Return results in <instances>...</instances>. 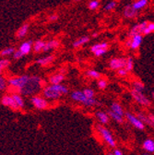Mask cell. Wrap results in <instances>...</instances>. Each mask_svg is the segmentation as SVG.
Here are the masks:
<instances>
[{
	"instance_id": "obj_1",
	"label": "cell",
	"mask_w": 154,
	"mask_h": 155,
	"mask_svg": "<svg viewBox=\"0 0 154 155\" xmlns=\"http://www.w3.org/2000/svg\"><path fill=\"white\" fill-rule=\"evenodd\" d=\"M44 81L38 76H31L30 81L28 83L20 90V93L21 95H28V96H33L35 93L39 92L40 90H43Z\"/></svg>"
},
{
	"instance_id": "obj_2",
	"label": "cell",
	"mask_w": 154,
	"mask_h": 155,
	"mask_svg": "<svg viewBox=\"0 0 154 155\" xmlns=\"http://www.w3.org/2000/svg\"><path fill=\"white\" fill-rule=\"evenodd\" d=\"M71 99L74 100L75 102L78 103H81L83 105L87 106V107H92V106H100L102 104L99 103L95 98H89L87 97L83 91H74L71 92L70 94Z\"/></svg>"
},
{
	"instance_id": "obj_3",
	"label": "cell",
	"mask_w": 154,
	"mask_h": 155,
	"mask_svg": "<svg viewBox=\"0 0 154 155\" xmlns=\"http://www.w3.org/2000/svg\"><path fill=\"white\" fill-rule=\"evenodd\" d=\"M30 78H31V76H28V75H21L20 77H13L8 80V86H10L12 88L18 89V91H20L28 83V81H30Z\"/></svg>"
},
{
	"instance_id": "obj_4",
	"label": "cell",
	"mask_w": 154,
	"mask_h": 155,
	"mask_svg": "<svg viewBox=\"0 0 154 155\" xmlns=\"http://www.w3.org/2000/svg\"><path fill=\"white\" fill-rule=\"evenodd\" d=\"M131 96H132V98L135 101H136L138 104H139L140 105L149 106L150 104H151L150 100L143 93V91H135V90L132 89V91H131Z\"/></svg>"
},
{
	"instance_id": "obj_5",
	"label": "cell",
	"mask_w": 154,
	"mask_h": 155,
	"mask_svg": "<svg viewBox=\"0 0 154 155\" xmlns=\"http://www.w3.org/2000/svg\"><path fill=\"white\" fill-rule=\"evenodd\" d=\"M43 96L48 100H57L62 96V94L57 91L53 87L52 84H50L48 86H45L43 89Z\"/></svg>"
},
{
	"instance_id": "obj_6",
	"label": "cell",
	"mask_w": 154,
	"mask_h": 155,
	"mask_svg": "<svg viewBox=\"0 0 154 155\" xmlns=\"http://www.w3.org/2000/svg\"><path fill=\"white\" fill-rule=\"evenodd\" d=\"M97 129L100 132V134L102 135V137L103 138V140L106 141V143L109 146H111L112 148H114L115 146H116V143H115V141H114L113 137L112 136L111 132L108 129H106L105 127H102L100 125L97 126Z\"/></svg>"
},
{
	"instance_id": "obj_7",
	"label": "cell",
	"mask_w": 154,
	"mask_h": 155,
	"mask_svg": "<svg viewBox=\"0 0 154 155\" xmlns=\"http://www.w3.org/2000/svg\"><path fill=\"white\" fill-rule=\"evenodd\" d=\"M31 103L36 109L39 110H44L48 107V102L46 98L40 95H33L31 98Z\"/></svg>"
},
{
	"instance_id": "obj_8",
	"label": "cell",
	"mask_w": 154,
	"mask_h": 155,
	"mask_svg": "<svg viewBox=\"0 0 154 155\" xmlns=\"http://www.w3.org/2000/svg\"><path fill=\"white\" fill-rule=\"evenodd\" d=\"M126 58L125 57H113L109 61V68L112 70L117 71L120 68H126Z\"/></svg>"
},
{
	"instance_id": "obj_9",
	"label": "cell",
	"mask_w": 154,
	"mask_h": 155,
	"mask_svg": "<svg viewBox=\"0 0 154 155\" xmlns=\"http://www.w3.org/2000/svg\"><path fill=\"white\" fill-rule=\"evenodd\" d=\"M125 115H126V118L131 123V125H133L136 128L140 129V130H143L145 128V124L138 117V116L134 115L133 114L129 112H126Z\"/></svg>"
},
{
	"instance_id": "obj_10",
	"label": "cell",
	"mask_w": 154,
	"mask_h": 155,
	"mask_svg": "<svg viewBox=\"0 0 154 155\" xmlns=\"http://www.w3.org/2000/svg\"><path fill=\"white\" fill-rule=\"evenodd\" d=\"M1 104L4 106H7V107L10 108V109H12V110H18V109H20V107L18 106L17 103L15 102L12 94H5L2 97V99H1Z\"/></svg>"
},
{
	"instance_id": "obj_11",
	"label": "cell",
	"mask_w": 154,
	"mask_h": 155,
	"mask_svg": "<svg viewBox=\"0 0 154 155\" xmlns=\"http://www.w3.org/2000/svg\"><path fill=\"white\" fill-rule=\"evenodd\" d=\"M148 23H149L148 21H142V22H140L139 24L134 25L130 29V31H128V38H130V37H132L134 35H137V34H142V32L145 30V28L147 27Z\"/></svg>"
},
{
	"instance_id": "obj_12",
	"label": "cell",
	"mask_w": 154,
	"mask_h": 155,
	"mask_svg": "<svg viewBox=\"0 0 154 155\" xmlns=\"http://www.w3.org/2000/svg\"><path fill=\"white\" fill-rule=\"evenodd\" d=\"M123 14H124V17L126 18L131 19V18H136L139 15V10L135 9L132 7V4H129V5H126L125 7L124 11H123Z\"/></svg>"
},
{
	"instance_id": "obj_13",
	"label": "cell",
	"mask_w": 154,
	"mask_h": 155,
	"mask_svg": "<svg viewBox=\"0 0 154 155\" xmlns=\"http://www.w3.org/2000/svg\"><path fill=\"white\" fill-rule=\"evenodd\" d=\"M131 39V50H137L140 47L143 42V34H137L130 37Z\"/></svg>"
},
{
	"instance_id": "obj_14",
	"label": "cell",
	"mask_w": 154,
	"mask_h": 155,
	"mask_svg": "<svg viewBox=\"0 0 154 155\" xmlns=\"http://www.w3.org/2000/svg\"><path fill=\"white\" fill-rule=\"evenodd\" d=\"M33 42L31 41V40H29V41H25V42H23L21 45H20V49L22 53H23V54L24 55H27V54H29L30 53H31V51L33 49Z\"/></svg>"
},
{
	"instance_id": "obj_15",
	"label": "cell",
	"mask_w": 154,
	"mask_h": 155,
	"mask_svg": "<svg viewBox=\"0 0 154 155\" xmlns=\"http://www.w3.org/2000/svg\"><path fill=\"white\" fill-rule=\"evenodd\" d=\"M54 60V55L50 54V55H46V56L39 58V59H37L35 62H36V64L40 65L42 67H45V66H48L49 64L53 63Z\"/></svg>"
},
{
	"instance_id": "obj_16",
	"label": "cell",
	"mask_w": 154,
	"mask_h": 155,
	"mask_svg": "<svg viewBox=\"0 0 154 155\" xmlns=\"http://www.w3.org/2000/svg\"><path fill=\"white\" fill-rule=\"evenodd\" d=\"M64 80H65V75L63 73L54 74V75L50 76L48 79L50 84H60L61 82H63Z\"/></svg>"
},
{
	"instance_id": "obj_17",
	"label": "cell",
	"mask_w": 154,
	"mask_h": 155,
	"mask_svg": "<svg viewBox=\"0 0 154 155\" xmlns=\"http://www.w3.org/2000/svg\"><path fill=\"white\" fill-rule=\"evenodd\" d=\"M60 45V42L58 40H55V39H53V40H50L48 42H46L45 46L44 48V52H49L53 49L58 48Z\"/></svg>"
},
{
	"instance_id": "obj_18",
	"label": "cell",
	"mask_w": 154,
	"mask_h": 155,
	"mask_svg": "<svg viewBox=\"0 0 154 155\" xmlns=\"http://www.w3.org/2000/svg\"><path fill=\"white\" fill-rule=\"evenodd\" d=\"M30 29V25L29 23H24L23 25H21L20 28H18V31H17V38L18 39H21L23 37H25L29 31Z\"/></svg>"
},
{
	"instance_id": "obj_19",
	"label": "cell",
	"mask_w": 154,
	"mask_h": 155,
	"mask_svg": "<svg viewBox=\"0 0 154 155\" xmlns=\"http://www.w3.org/2000/svg\"><path fill=\"white\" fill-rule=\"evenodd\" d=\"M90 42V37L85 35V36H81L80 38H79L78 40H76L74 43H73V47L75 48H78L80 46H82L84 45H86L87 43Z\"/></svg>"
},
{
	"instance_id": "obj_20",
	"label": "cell",
	"mask_w": 154,
	"mask_h": 155,
	"mask_svg": "<svg viewBox=\"0 0 154 155\" xmlns=\"http://www.w3.org/2000/svg\"><path fill=\"white\" fill-rule=\"evenodd\" d=\"M45 44L46 42L43 41V40H37L34 42L33 44V51L37 54H39L41 53L42 51L44 52V48L45 46Z\"/></svg>"
},
{
	"instance_id": "obj_21",
	"label": "cell",
	"mask_w": 154,
	"mask_h": 155,
	"mask_svg": "<svg viewBox=\"0 0 154 155\" xmlns=\"http://www.w3.org/2000/svg\"><path fill=\"white\" fill-rule=\"evenodd\" d=\"M96 116H97L98 120L102 124H107L109 122V117H110L109 114H106L103 111H99V112L96 113Z\"/></svg>"
},
{
	"instance_id": "obj_22",
	"label": "cell",
	"mask_w": 154,
	"mask_h": 155,
	"mask_svg": "<svg viewBox=\"0 0 154 155\" xmlns=\"http://www.w3.org/2000/svg\"><path fill=\"white\" fill-rule=\"evenodd\" d=\"M109 49V44L107 42H101V43H97L94 44L93 45H91L90 47V52L93 54L95 51H97L99 49Z\"/></svg>"
},
{
	"instance_id": "obj_23",
	"label": "cell",
	"mask_w": 154,
	"mask_h": 155,
	"mask_svg": "<svg viewBox=\"0 0 154 155\" xmlns=\"http://www.w3.org/2000/svg\"><path fill=\"white\" fill-rule=\"evenodd\" d=\"M85 75L88 78H90V79H93V80H99L102 78V74L95 69H88L85 72Z\"/></svg>"
},
{
	"instance_id": "obj_24",
	"label": "cell",
	"mask_w": 154,
	"mask_h": 155,
	"mask_svg": "<svg viewBox=\"0 0 154 155\" xmlns=\"http://www.w3.org/2000/svg\"><path fill=\"white\" fill-rule=\"evenodd\" d=\"M111 110H112L113 112H114V113H116V114H120L121 116H124V115L126 114V113L124 112V109L122 108V106H121L118 103H116V102H113V103L111 104Z\"/></svg>"
},
{
	"instance_id": "obj_25",
	"label": "cell",
	"mask_w": 154,
	"mask_h": 155,
	"mask_svg": "<svg viewBox=\"0 0 154 155\" xmlns=\"http://www.w3.org/2000/svg\"><path fill=\"white\" fill-rule=\"evenodd\" d=\"M149 3V0H137V1H135L134 3H132V7L137 9V10H140L142 8H144Z\"/></svg>"
},
{
	"instance_id": "obj_26",
	"label": "cell",
	"mask_w": 154,
	"mask_h": 155,
	"mask_svg": "<svg viewBox=\"0 0 154 155\" xmlns=\"http://www.w3.org/2000/svg\"><path fill=\"white\" fill-rule=\"evenodd\" d=\"M143 149L148 152H154V140L148 139L143 142Z\"/></svg>"
},
{
	"instance_id": "obj_27",
	"label": "cell",
	"mask_w": 154,
	"mask_h": 155,
	"mask_svg": "<svg viewBox=\"0 0 154 155\" xmlns=\"http://www.w3.org/2000/svg\"><path fill=\"white\" fill-rule=\"evenodd\" d=\"M12 96L15 100V102L17 103L18 106L21 108H23L24 105H25V103H24V100H23V97L21 93H12Z\"/></svg>"
},
{
	"instance_id": "obj_28",
	"label": "cell",
	"mask_w": 154,
	"mask_h": 155,
	"mask_svg": "<svg viewBox=\"0 0 154 155\" xmlns=\"http://www.w3.org/2000/svg\"><path fill=\"white\" fill-rule=\"evenodd\" d=\"M16 49L12 46H8V47H6L4 49L1 50L0 52V55L2 57H6V56H9V55H13V54L15 53Z\"/></svg>"
},
{
	"instance_id": "obj_29",
	"label": "cell",
	"mask_w": 154,
	"mask_h": 155,
	"mask_svg": "<svg viewBox=\"0 0 154 155\" xmlns=\"http://www.w3.org/2000/svg\"><path fill=\"white\" fill-rule=\"evenodd\" d=\"M138 117L144 123V124H147V125H149V126H151V127H154L153 126V123L151 122V120H150V118L149 117V115H146L145 114H143V113H138Z\"/></svg>"
},
{
	"instance_id": "obj_30",
	"label": "cell",
	"mask_w": 154,
	"mask_h": 155,
	"mask_svg": "<svg viewBox=\"0 0 154 155\" xmlns=\"http://www.w3.org/2000/svg\"><path fill=\"white\" fill-rule=\"evenodd\" d=\"M132 89L138 91H143L145 89V85L140 81H135L132 83Z\"/></svg>"
},
{
	"instance_id": "obj_31",
	"label": "cell",
	"mask_w": 154,
	"mask_h": 155,
	"mask_svg": "<svg viewBox=\"0 0 154 155\" xmlns=\"http://www.w3.org/2000/svg\"><path fill=\"white\" fill-rule=\"evenodd\" d=\"M109 115H110V117H111L112 119H113L114 121H116V122H118V123H120V124L124 123L123 116H121L120 114H116V113L113 112L112 110L109 111Z\"/></svg>"
},
{
	"instance_id": "obj_32",
	"label": "cell",
	"mask_w": 154,
	"mask_h": 155,
	"mask_svg": "<svg viewBox=\"0 0 154 155\" xmlns=\"http://www.w3.org/2000/svg\"><path fill=\"white\" fill-rule=\"evenodd\" d=\"M100 7V1L99 0H90L88 3V8L90 10H96Z\"/></svg>"
},
{
	"instance_id": "obj_33",
	"label": "cell",
	"mask_w": 154,
	"mask_h": 155,
	"mask_svg": "<svg viewBox=\"0 0 154 155\" xmlns=\"http://www.w3.org/2000/svg\"><path fill=\"white\" fill-rule=\"evenodd\" d=\"M128 72L132 71L134 68V59L132 56H128L126 57V68H125Z\"/></svg>"
},
{
	"instance_id": "obj_34",
	"label": "cell",
	"mask_w": 154,
	"mask_h": 155,
	"mask_svg": "<svg viewBox=\"0 0 154 155\" xmlns=\"http://www.w3.org/2000/svg\"><path fill=\"white\" fill-rule=\"evenodd\" d=\"M154 32V22H149L145 30L143 31L142 34L143 35H149L150 33Z\"/></svg>"
},
{
	"instance_id": "obj_35",
	"label": "cell",
	"mask_w": 154,
	"mask_h": 155,
	"mask_svg": "<svg viewBox=\"0 0 154 155\" xmlns=\"http://www.w3.org/2000/svg\"><path fill=\"white\" fill-rule=\"evenodd\" d=\"M10 65V61L8 59H7L6 57L2 58L1 60H0V70L3 71L4 69L8 68Z\"/></svg>"
},
{
	"instance_id": "obj_36",
	"label": "cell",
	"mask_w": 154,
	"mask_h": 155,
	"mask_svg": "<svg viewBox=\"0 0 154 155\" xmlns=\"http://www.w3.org/2000/svg\"><path fill=\"white\" fill-rule=\"evenodd\" d=\"M116 6H117V2L114 1V0H113V1H111V2H109L108 4L105 5L104 10L105 11H111V10H113V9H114L115 8H116Z\"/></svg>"
},
{
	"instance_id": "obj_37",
	"label": "cell",
	"mask_w": 154,
	"mask_h": 155,
	"mask_svg": "<svg viewBox=\"0 0 154 155\" xmlns=\"http://www.w3.org/2000/svg\"><path fill=\"white\" fill-rule=\"evenodd\" d=\"M97 85H98V87H99L100 90H104L107 87L108 82H107V81L105 79H103V78H101V79L98 80Z\"/></svg>"
},
{
	"instance_id": "obj_38",
	"label": "cell",
	"mask_w": 154,
	"mask_h": 155,
	"mask_svg": "<svg viewBox=\"0 0 154 155\" xmlns=\"http://www.w3.org/2000/svg\"><path fill=\"white\" fill-rule=\"evenodd\" d=\"M83 92L87 97H89V98H94V96H95V91L90 88H85L83 90Z\"/></svg>"
},
{
	"instance_id": "obj_39",
	"label": "cell",
	"mask_w": 154,
	"mask_h": 155,
	"mask_svg": "<svg viewBox=\"0 0 154 155\" xmlns=\"http://www.w3.org/2000/svg\"><path fill=\"white\" fill-rule=\"evenodd\" d=\"M8 81L5 79L4 77H1L0 78V90L1 91H5L8 87Z\"/></svg>"
},
{
	"instance_id": "obj_40",
	"label": "cell",
	"mask_w": 154,
	"mask_h": 155,
	"mask_svg": "<svg viewBox=\"0 0 154 155\" xmlns=\"http://www.w3.org/2000/svg\"><path fill=\"white\" fill-rule=\"evenodd\" d=\"M24 56L23 53L18 49V50H16L15 53L13 54V58L15 60H18V59H21V58H22Z\"/></svg>"
},
{
	"instance_id": "obj_41",
	"label": "cell",
	"mask_w": 154,
	"mask_h": 155,
	"mask_svg": "<svg viewBox=\"0 0 154 155\" xmlns=\"http://www.w3.org/2000/svg\"><path fill=\"white\" fill-rule=\"evenodd\" d=\"M107 51H108L107 48H106V49H99V50H97V51H95V52L93 53V54H94L96 57H101V56L104 55V54L107 53Z\"/></svg>"
},
{
	"instance_id": "obj_42",
	"label": "cell",
	"mask_w": 154,
	"mask_h": 155,
	"mask_svg": "<svg viewBox=\"0 0 154 155\" xmlns=\"http://www.w3.org/2000/svg\"><path fill=\"white\" fill-rule=\"evenodd\" d=\"M127 73H128V71H127L125 68H120V69L117 70V75H118L119 77H126V76L127 75Z\"/></svg>"
},
{
	"instance_id": "obj_43",
	"label": "cell",
	"mask_w": 154,
	"mask_h": 155,
	"mask_svg": "<svg viewBox=\"0 0 154 155\" xmlns=\"http://www.w3.org/2000/svg\"><path fill=\"white\" fill-rule=\"evenodd\" d=\"M59 18V16L57 15V14H52L51 16H49V21L54 22V21H56L57 19Z\"/></svg>"
},
{
	"instance_id": "obj_44",
	"label": "cell",
	"mask_w": 154,
	"mask_h": 155,
	"mask_svg": "<svg viewBox=\"0 0 154 155\" xmlns=\"http://www.w3.org/2000/svg\"><path fill=\"white\" fill-rule=\"evenodd\" d=\"M125 46L127 47V48H130L131 47V39L130 38H128L127 40L125 42Z\"/></svg>"
},
{
	"instance_id": "obj_45",
	"label": "cell",
	"mask_w": 154,
	"mask_h": 155,
	"mask_svg": "<svg viewBox=\"0 0 154 155\" xmlns=\"http://www.w3.org/2000/svg\"><path fill=\"white\" fill-rule=\"evenodd\" d=\"M113 154H114V155H123L122 151H121V150H114Z\"/></svg>"
},
{
	"instance_id": "obj_46",
	"label": "cell",
	"mask_w": 154,
	"mask_h": 155,
	"mask_svg": "<svg viewBox=\"0 0 154 155\" xmlns=\"http://www.w3.org/2000/svg\"><path fill=\"white\" fill-rule=\"evenodd\" d=\"M148 115H149V117L150 118V120H151V122L153 123V126H154V114H149Z\"/></svg>"
},
{
	"instance_id": "obj_47",
	"label": "cell",
	"mask_w": 154,
	"mask_h": 155,
	"mask_svg": "<svg viewBox=\"0 0 154 155\" xmlns=\"http://www.w3.org/2000/svg\"><path fill=\"white\" fill-rule=\"evenodd\" d=\"M98 35H99V34H98L97 32H94V33L92 34V37H93V38H96V37H97Z\"/></svg>"
},
{
	"instance_id": "obj_48",
	"label": "cell",
	"mask_w": 154,
	"mask_h": 155,
	"mask_svg": "<svg viewBox=\"0 0 154 155\" xmlns=\"http://www.w3.org/2000/svg\"><path fill=\"white\" fill-rule=\"evenodd\" d=\"M151 97L154 99V91H151Z\"/></svg>"
},
{
	"instance_id": "obj_49",
	"label": "cell",
	"mask_w": 154,
	"mask_h": 155,
	"mask_svg": "<svg viewBox=\"0 0 154 155\" xmlns=\"http://www.w3.org/2000/svg\"><path fill=\"white\" fill-rule=\"evenodd\" d=\"M75 2H78V1H80V0H74Z\"/></svg>"
},
{
	"instance_id": "obj_50",
	"label": "cell",
	"mask_w": 154,
	"mask_h": 155,
	"mask_svg": "<svg viewBox=\"0 0 154 155\" xmlns=\"http://www.w3.org/2000/svg\"><path fill=\"white\" fill-rule=\"evenodd\" d=\"M108 155H114V154H113V153H109Z\"/></svg>"
},
{
	"instance_id": "obj_51",
	"label": "cell",
	"mask_w": 154,
	"mask_h": 155,
	"mask_svg": "<svg viewBox=\"0 0 154 155\" xmlns=\"http://www.w3.org/2000/svg\"><path fill=\"white\" fill-rule=\"evenodd\" d=\"M143 155H149V154H148V153H145V154H143Z\"/></svg>"
}]
</instances>
